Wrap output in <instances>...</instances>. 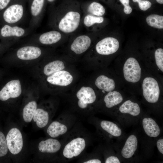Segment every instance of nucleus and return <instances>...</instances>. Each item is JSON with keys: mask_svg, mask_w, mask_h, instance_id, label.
<instances>
[{"mask_svg": "<svg viewBox=\"0 0 163 163\" xmlns=\"http://www.w3.org/2000/svg\"><path fill=\"white\" fill-rule=\"evenodd\" d=\"M6 140L8 149L12 154L17 155L21 152L23 146V139L18 129H11L7 134Z\"/></svg>", "mask_w": 163, "mask_h": 163, "instance_id": "7", "label": "nucleus"}, {"mask_svg": "<svg viewBox=\"0 0 163 163\" xmlns=\"http://www.w3.org/2000/svg\"><path fill=\"white\" fill-rule=\"evenodd\" d=\"M73 78L68 71L61 70L49 76L47 82L51 84L61 86L69 85L72 82Z\"/></svg>", "mask_w": 163, "mask_h": 163, "instance_id": "12", "label": "nucleus"}, {"mask_svg": "<svg viewBox=\"0 0 163 163\" xmlns=\"http://www.w3.org/2000/svg\"><path fill=\"white\" fill-rule=\"evenodd\" d=\"M77 162L78 163H101V161L100 159L94 158L92 153L85 152L78 158Z\"/></svg>", "mask_w": 163, "mask_h": 163, "instance_id": "30", "label": "nucleus"}, {"mask_svg": "<svg viewBox=\"0 0 163 163\" xmlns=\"http://www.w3.org/2000/svg\"><path fill=\"white\" fill-rule=\"evenodd\" d=\"M34 122L40 128L44 127L49 123L50 119L49 113L43 109L37 108L33 117Z\"/></svg>", "mask_w": 163, "mask_h": 163, "instance_id": "18", "label": "nucleus"}, {"mask_svg": "<svg viewBox=\"0 0 163 163\" xmlns=\"http://www.w3.org/2000/svg\"><path fill=\"white\" fill-rule=\"evenodd\" d=\"M147 24L150 26L155 28H163V16L156 14H152L146 18Z\"/></svg>", "mask_w": 163, "mask_h": 163, "instance_id": "26", "label": "nucleus"}, {"mask_svg": "<svg viewBox=\"0 0 163 163\" xmlns=\"http://www.w3.org/2000/svg\"><path fill=\"white\" fill-rule=\"evenodd\" d=\"M95 84L99 89L108 92L113 91L115 88L114 80L104 75L98 76L95 81Z\"/></svg>", "mask_w": 163, "mask_h": 163, "instance_id": "17", "label": "nucleus"}, {"mask_svg": "<svg viewBox=\"0 0 163 163\" xmlns=\"http://www.w3.org/2000/svg\"><path fill=\"white\" fill-rule=\"evenodd\" d=\"M47 0L50 2H53L54 0Z\"/></svg>", "mask_w": 163, "mask_h": 163, "instance_id": "39", "label": "nucleus"}, {"mask_svg": "<svg viewBox=\"0 0 163 163\" xmlns=\"http://www.w3.org/2000/svg\"><path fill=\"white\" fill-rule=\"evenodd\" d=\"M21 92L20 80H12L7 83L0 91V100L5 101L10 98L17 97L21 94Z\"/></svg>", "mask_w": 163, "mask_h": 163, "instance_id": "8", "label": "nucleus"}, {"mask_svg": "<svg viewBox=\"0 0 163 163\" xmlns=\"http://www.w3.org/2000/svg\"><path fill=\"white\" fill-rule=\"evenodd\" d=\"M143 96L149 103H155L159 99L160 90L159 84L155 79L152 77L145 78L142 84Z\"/></svg>", "mask_w": 163, "mask_h": 163, "instance_id": "4", "label": "nucleus"}, {"mask_svg": "<svg viewBox=\"0 0 163 163\" xmlns=\"http://www.w3.org/2000/svg\"><path fill=\"white\" fill-rule=\"evenodd\" d=\"M118 158L114 156H110L106 158L105 161V163H120Z\"/></svg>", "mask_w": 163, "mask_h": 163, "instance_id": "35", "label": "nucleus"}, {"mask_svg": "<svg viewBox=\"0 0 163 163\" xmlns=\"http://www.w3.org/2000/svg\"><path fill=\"white\" fill-rule=\"evenodd\" d=\"M123 71L124 78L128 82L136 83L141 78V67L138 61L133 57H129L126 60L124 64Z\"/></svg>", "mask_w": 163, "mask_h": 163, "instance_id": "5", "label": "nucleus"}, {"mask_svg": "<svg viewBox=\"0 0 163 163\" xmlns=\"http://www.w3.org/2000/svg\"><path fill=\"white\" fill-rule=\"evenodd\" d=\"M1 33L2 36L3 37H20L24 34L25 31L21 27L17 26L11 27L5 25L2 28Z\"/></svg>", "mask_w": 163, "mask_h": 163, "instance_id": "22", "label": "nucleus"}, {"mask_svg": "<svg viewBox=\"0 0 163 163\" xmlns=\"http://www.w3.org/2000/svg\"><path fill=\"white\" fill-rule=\"evenodd\" d=\"M11 0H0V10L4 9L8 5Z\"/></svg>", "mask_w": 163, "mask_h": 163, "instance_id": "37", "label": "nucleus"}, {"mask_svg": "<svg viewBox=\"0 0 163 163\" xmlns=\"http://www.w3.org/2000/svg\"><path fill=\"white\" fill-rule=\"evenodd\" d=\"M88 11L91 14L97 16H101L105 13V10L100 3L94 2L91 3L88 8Z\"/></svg>", "mask_w": 163, "mask_h": 163, "instance_id": "27", "label": "nucleus"}, {"mask_svg": "<svg viewBox=\"0 0 163 163\" xmlns=\"http://www.w3.org/2000/svg\"><path fill=\"white\" fill-rule=\"evenodd\" d=\"M157 146L159 152L163 154V139H160L157 142Z\"/></svg>", "mask_w": 163, "mask_h": 163, "instance_id": "36", "label": "nucleus"}, {"mask_svg": "<svg viewBox=\"0 0 163 163\" xmlns=\"http://www.w3.org/2000/svg\"><path fill=\"white\" fill-rule=\"evenodd\" d=\"M78 117L72 113H64L57 120L52 122L46 129L48 135L51 138L63 137L73 128L78 121Z\"/></svg>", "mask_w": 163, "mask_h": 163, "instance_id": "2", "label": "nucleus"}, {"mask_svg": "<svg viewBox=\"0 0 163 163\" xmlns=\"http://www.w3.org/2000/svg\"><path fill=\"white\" fill-rule=\"evenodd\" d=\"M37 108V103L33 101L29 102L23 109L22 116L25 122L29 123L31 121Z\"/></svg>", "mask_w": 163, "mask_h": 163, "instance_id": "25", "label": "nucleus"}, {"mask_svg": "<svg viewBox=\"0 0 163 163\" xmlns=\"http://www.w3.org/2000/svg\"><path fill=\"white\" fill-rule=\"evenodd\" d=\"M91 136L89 131L78 121L64 137L60 155L62 162H67L82 156L89 145Z\"/></svg>", "mask_w": 163, "mask_h": 163, "instance_id": "1", "label": "nucleus"}, {"mask_svg": "<svg viewBox=\"0 0 163 163\" xmlns=\"http://www.w3.org/2000/svg\"><path fill=\"white\" fill-rule=\"evenodd\" d=\"M41 52V50L38 47L27 46L19 49L17 51V56L21 60H31L38 58Z\"/></svg>", "mask_w": 163, "mask_h": 163, "instance_id": "13", "label": "nucleus"}, {"mask_svg": "<svg viewBox=\"0 0 163 163\" xmlns=\"http://www.w3.org/2000/svg\"><path fill=\"white\" fill-rule=\"evenodd\" d=\"M24 8L19 4H14L8 7L3 14L4 21L8 24H14L18 22L23 17Z\"/></svg>", "mask_w": 163, "mask_h": 163, "instance_id": "11", "label": "nucleus"}, {"mask_svg": "<svg viewBox=\"0 0 163 163\" xmlns=\"http://www.w3.org/2000/svg\"><path fill=\"white\" fill-rule=\"evenodd\" d=\"M101 128L104 131L111 135L115 137L121 136V129L114 123L109 121L103 120L100 123Z\"/></svg>", "mask_w": 163, "mask_h": 163, "instance_id": "23", "label": "nucleus"}, {"mask_svg": "<svg viewBox=\"0 0 163 163\" xmlns=\"http://www.w3.org/2000/svg\"><path fill=\"white\" fill-rule=\"evenodd\" d=\"M104 21V18L101 16H93L90 14L86 15L84 19V25L87 27H90L95 24H100Z\"/></svg>", "mask_w": 163, "mask_h": 163, "instance_id": "28", "label": "nucleus"}, {"mask_svg": "<svg viewBox=\"0 0 163 163\" xmlns=\"http://www.w3.org/2000/svg\"><path fill=\"white\" fill-rule=\"evenodd\" d=\"M142 124L144 130L148 136L151 137H156L159 135V127L152 118H144L142 121Z\"/></svg>", "mask_w": 163, "mask_h": 163, "instance_id": "16", "label": "nucleus"}, {"mask_svg": "<svg viewBox=\"0 0 163 163\" xmlns=\"http://www.w3.org/2000/svg\"><path fill=\"white\" fill-rule=\"evenodd\" d=\"M78 117L88 118L92 116L91 106L95 102L96 95L94 90L88 87H82L76 94Z\"/></svg>", "mask_w": 163, "mask_h": 163, "instance_id": "3", "label": "nucleus"}, {"mask_svg": "<svg viewBox=\"0 0 163 163\" xmlns=\"http://www.w3.org/2000/svg\"><path fill=\"white\" fill-rule=\"evenodd\" d=\"M91 43V39L88 36L80 35L74 40L71 45L70 48L75 53L80 54L88 49Z\"/></svg>", "mask_w": 163, "mask_h": 163, "instance_id": "14", "label": "nucleus"}, {"mask_svg": "<svg viewBox=\"0 0 163 163\" xmlns=\"http://www.w3.org/2000/svg\"><path fill=\"white\" fill-rule=\"evenodd\" d=\"M134 2L138 3L139 7L142 10L145 11L150 8L152 5L151 3L146 0H132Z\"/></svg>", "mask_w": 163, "mask_h": 163, "instance_id": "33", "label": "nucleus"}, {"mask_svg": "<svg viewBox=\"0 0 163 163\" xmlns=\"http://www.w3.org/2000/svg\"><path fill=\"white\" fill-rule=\"evenodd\" d=\"M119 47V43L117 39L113 37H107L96 44L95 49L100 54L109 55L116 53Z\"/></svg>", "mask_w": 163, "mask_h": 163, "instance_id": "9", "label": "nucleus"}, {"mask_svg": "<svg viewBox=\"0 0 163 163\" xmlns=\"http://www.w3.org/2000/svg\"><path fill=\"white\" fill-rule=\"evenodd\" d=\"M119 110L121 113H128L134 116L138 115L140 112L139 104L130 100L125 101L120 106Z\"/></svg>", "mask_w": 163, "mask_h": 163, "instance_id": "21", "label": "nucleus"}, {"mask_svg": "<svg viewBox=\"0 0 163 163\" xmlns=\"http://www.w3.org/2000/svg\"><path fill=\"white\" fill-rule=\"evenodd\" d=\"M80 20V15L78 12L69 11L60 20L58 24L59 28L64 33L72 32L78 27Z\"/></svg>", "mask_w": 163, "mask_h": 163, "instance_id": "6", "label": "nucleus"}, {"mask_svg": "<svg viewBox=\"0 0 163 163\" xmlns=\"http://www.w3.org/2000/svg\"><path fill=\"white\" fill-rule=\"evenodd\" d=\"M138 145L136 137L133 135L129 136L127 139L122 151V156L126 158H131L136 151Z\"/></svg>", "mask_w": 163, "mask_h": 163, "instance_id": "15", "label": "nucleus"}, {"mask_svg": "<svg viewBox=\"0 0 163 163\" xmlns=\"http://www.w3.org/2000/svg\"><path fill=\"white\" fill-rule=\"evenodd\" d=\"M120 2L124 6L123 11L126 14H130L132 9L129 5V0H119Z\"/></svg>", "mask_w": 163, "mask_h": 163, "instance_id": "34", "label": "nucleus"}, {"mask_svg": "<svg viewBox=\"0 0 163 163\" xmlns=\"http://www.w3.org/2000/svg\"><path fill=\"white\" fill-rule=\"evenodd\" d=\"M61 37V34L59 32L52 30L41 34L39 37V40L43 44L51 45L59 41Z\"/></svg>", "mask_w": 163, "mask_h": 163, "instance_id": "20", "label": "nucleus"}, {"mask_svg": "<svg viewBox=\"0 0 163 163\" xmlns=\"http://www.w3.org/2000/svg\"><path fill=\"white\" fill-rule=\"evenodd\" d=\"M63 144L62 138L60 141L55 138H50L41 141L38 146L41 152L48 154H54L60 153Z\"/></svg>", "mask_w": 163, "mask_h": 163, "instance_id": "10", "label": "nucleus"}, {"mask_svg": "<svg viewBox=\"0 0 163 163\" xmlns=\"http://www.w3.org/2000/svg\"><path fill=\"white\" fill-rule=\"evenodd\" d=\"M155 58L156 65L158 69L163 72V49L159 48L155 51Z\"/></svg>", "mask_w": 163, "mask_h": 163, "instance_id": "31", "label": "nucleus"}, {"mask_svg": "<svg viewBox=\"0 0 163 163\" xmlns=\"http://www.w3.org/2000/svg\"><path fill=\"white\" fill-rule=\"evenodd\" d=\"M65 67L62 61L56 60L45 65L43 68V72L45 75L49 76L56 72L63 70Z\"/></svg>", "mask_w": 163, "mask_h": 163, "instance_id": "24", "label": "nucleus"}, {"mask_svg": "<svg viewBox=\"0 0 163 163\" xmlns=\"http://www.w3.org/2000/svg\"><path fill=\"white\" fill-rule=\"evenodd\" d=\"M6 139L3 133L0 131V157L6 155L8 152Z\"/></svg>", "mask_w": 163, "mask_h": 163, "instance_id": "32", "label": "nucleus"}, {"mask_svg": "<svg viewBox=\"0 0 163 163\" xmlns=\"http://www.w3.org/2000/svg\"><path fill=\"white\" fill-rule=\"evenodd\" d=\"M44 0H33L30 7L31 14L33 16L38 15L41 12Z\"/></svg>", "mask_w": 163, "mask_h": 163, "instance_id": "29", "label": "nucleus"}, {"mask_svg": "<svg viewBox=\"0 0 163 163\" xmlns=\"http://www.w3.org/2000/svg\"><path fill=\"white\" fill-rule=\"evenodd\" d=\"M123 100L121 94L117 91L108 92L104 97V101L105 107L110 108L121 103Z\"/></svg>", "mask_w": 163, "mask_h": 163, "instance_id": "19", "label": "nucleus"}, {"mask_svg": "<svg viewBox=\"0 0 163 163\" xmlns=\"http://www.w3.org/2000/svg\"><path fill=\"white\" fill-rule=\"evenodd\" d=\"M156 2L160 4H163V0H156Z\"/></svg>", "mask_w": 163, "mask_h": 163, "instance_id": "38", "label": "nucleus"}]
</instances>
